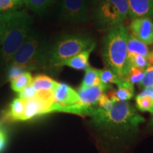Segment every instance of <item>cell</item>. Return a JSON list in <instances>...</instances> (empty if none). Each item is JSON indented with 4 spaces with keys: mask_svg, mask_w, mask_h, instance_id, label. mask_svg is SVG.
Wrapping results in <instances>:
<instances>
[{
    "mask_svg": "<svg viewBox=\"0 0 153 153\" xmlns=\"http://www.w3.org/2000/svg\"><path fill=\"white\" fill-rule=\"evenodd\" d=\"M91 118L93 125L104 135L111 138L135 133L140 124L145 122V118L137 114L128 101L114 102L108 111L98 107Z\"/></svg>",
    "mask_w": 153,
    "mask_h": 153,
    "instance_id": "6da1fadb",
    "label": "cell"
},
{
    "mask_svg": "<svg viewBox=\"0 0 153 153\" xmlns=\"http://www.w3.org/2000/svg\"><path fill=\"white\" fill-rule=\"evenodd\" d=\"M33 20L26 11H10L0 14V56L9 64L30 33Z\"/></svg>",
    "mask_w": 153,
    "mask_h": 153,
    "instance_id": "7a4b0ae2",
    "label": "cell"
},
{
    "mask_svg": "<svg viewBox=\"0 0 153 153\" xmlns=\"http://www.w3.org/2000/svg\"><path fill=\"white\" fill-rule=\"evenodd\" d=\"M129 33L123 24L108 28L102 41V54L106 68L112 70L120 79L128 74L131 65L128 60Z\"/></svg>",
    "mask_w": 153,
    "mask_h": 153,
    "instance_id": "3957f363",
    "label": "cell"
},
{
    "mask_svg": "<svg viewBox=\"0 0 153 153\" xmlns=\"http://www.w3.org/2000/svg\"><path fill=\"white\" fill-rule=\"evenodd\" d=\"M95 46V41L89 36L79 34L63 35L49 51H45L43 63H47L51 68H60V64L65 60Z\"/></svg>",
    "mask_w": 153,
    "mask_h": 153,
    "instance_id": "277c9868",
    "label": "cell"
},
{
    "mask_svg": "<svg viewBox=\"0 0 153 153\" xmlns=\"http://www.w3.org/2000/svg\"><path fill=\"white\" fill-rule=\"evenodd\" d=\"M38 34L29 33L9 62L23 70H35L44 62L45 48Z\"/></svg>",
    "mask_w": 153,
    "mask_h": 153,
    "instance_id": "5b68a950",
    "label": "cell"
},
{
    "mask_svg": "<svg viewBox=\"0 0 153 153\" xmlns=\"http://www.w3.org/2000/svg\"><path fill=\"white\" fill-rule=\"evenodd\" d=\"M128 12L127 0H103L94 10V19L98 28L108 30L122 24Z\"/></svg>",
    "mask_w": 153,
    "mask_h": 153,
    "instance_id": "8992f818",
    "label": "cell"
},
{
    "mask_svg": "<svg viewBox=\"0 0 153 153\" xmlns=\"http://www.w3.org/2000/svg\"><path fill=\"white\" fill-rule=\"evenodd\" d=\"M60 16L69 22L85 23L89 20V7L87 0H62Z\"/></svg>",
    "mask_w": 153,
    "mask_h": 153,
    "instance_id": "52a82bcc",
    "label": "cell"
},
{
    "mask_svg": "<svg viewBox=\"0 0 153 153\" xmlns=\"http://www.w3.org/2000/svg\"><path fill=\"white\" fill-rule=\"evenodd\" d=\"M131 35L146 45L153 44V22L148 17L133 19L130 24Z\"/></svg>",
    "mask_w": 153,
    "mask_h": 153,
    "instance_id": "ba28073f",
    "label": "cell"
},
{
    "mask_svg": "<svg viewBox=\"0 0 153 153\" xmlns=\"http://www.w3.org/2000/svg\"><path fill=\"white\" fill-rule=\"evenodd\" d=\"M55 101H50L36 97L33 99L25 101V111L22 120L32 118L51 113V107Z\"/></svg>",
    "mask_w": 153,
    "mask_h": 153,
    "instance_id": "9c48e42d",
    "label": "cell"
},
{
    "mask_svg": "<svg viewBox=\"0 0 153 153\" xmlns=\"http://www.w3.org/2000/svg\"><path fill=\"white\" fill-rule=\"evenodd\" d=\"M55 101L62 106H71L80 103L78 92L65 83H57L53 90Z\"/></svg>",
    "mask_w": 153,
    "mask_h": 153,
    "instance_id": "30bf717a",
    "label": "cell"
},
{
    "mask_svg": "<svg viewBox=\"0 0 153 153\" xmlns=\"http://www.w3.org/2000/svg\"><path fill=\"white\" fill-rule=\"evenodd\" d=\"M111 86H107L99 83V85L91 86L87 88H79L78 94L79 96L80 102L87 106H95L98 105L99 99L105 91L109 89Z\"/></svg>",
    "mask_w": 153,
    "mask_h": 153,
    "instance_id": "8fae6325",
    "label": "cell"
},
{
    "mask_svg": "<svg viewBox=\"0 0 153 153\" xmlns=\"http://www.w3.org/2000/svg\"><path fill=\"white\" fill-rule=\"evenodd\" d=\"M131 19L153 17V0H127Z\"/></svg>",
    "mask_w": 153,
    "mask_h": 153,
    "instance_id": "7c38bea8",
    "label": "cell"
},
{
    "mask_svg": "<svg viewBox=\"0 0 153 153\" xmlns=\"http://www.w3.org/2000/svg\"><path fill=\"white\" fill-rule=\"evenodd\" d=\"M117 89L108 91V97L114 102L128 101L134 96V85L126 79H121L117 84Z\"/></svg>",
    "mask_w": 153,
    "mask_h": 153,
    "instance_id": "4fadbf2b",
    "label": "cell"
},
{
    "mask_svg": "<svg viewBox=\"0 0 153 153\" xmlns=\"http://www.w3.org/2000/svg\"><path fill=\"white\" fill-rule=\"evenodd\" d=\"M94 49V48H91L87 50V51H84L79 53V54L65 60L60 64V68L63 66H68L74 69V70H85L86 69L90 67L89 63V58Z\"/></svg>",
    "mask_w": 153,
    "mask_h": 153,
    "instance_id": "5bb4252c",
    "label": "cell"
},
{
    "mask_svg": "<svg viewBox=\"0 0 153 153\" xmlns=\"http://www.w3.org/2000/svg\"><path fill=\"white\" fill-rule=\"evenodd\" d=\"M128 57L135 54L143 55L146 57H148L150 51L146 44L143 43L133 35H129L128 40Z\"/></svg>",
    "mask_w": 153,
    "mask_h": 153,
    "instance_id": "9a60e30c",
    "label": "cell"
},
{
    "mask_svg": "<svg viewBox=\"0 0 153 153\" xmlns=\"http://www.w3.org/2000/svg\"><path fill=\"white\" fill-rule=\"evenodd\" d=\"M58 82L47 75L38 74L33 78L32 86L36 91H53Z\"/></svg>",
    "mask_w": 153,
    "mask_h": 153,
    "instance_id": "2e32d148",
    "label": "cell"
},
{
    "mask_svg": "<svg viewBox=\"0 0 153 153\" xmlns=\"http://www.w3.org/2000/svg\"><path fill=\"white\" fill-rule=\"evenodd\" d=\"M25 111V101L16 98L11 103L6 118L11 120H22Z\"/></svg>",
    "mask_w": 153,
    "mask_h": 153,
    "instance_id": "e0dca14e",
    "label": "cell"
},
{
    "mask_svg": "<svg viewBox=\"0 0 153 153\" xmlns=\"http://www.w3.org/2000/svg\"><path fill=\"white\" fill-rule=\"evenodd\" d=\"M57 1V0H23V2L30 10L38 14H41Z\"/></svg>",
    "mask_w": 153,
    "mask_h": 153,
    "instance_id": "ac0fdd59",
    "label": "cell"
},
{
    "mask_svg": "<svg viewBox=\"0 0 153 153\" xmlns=\"http://www.w3.org/2000/svg\"><path fill=\"white\" fill-rule=\"evenodd\" d=\"M33 77L29 72H24L11 81V87L13 91L20 92L24 88L31 85Z\"/></svg>",
    "mask_w": 153,
    "mask_h": 153,
    "instance_id": "d6986e66",
    "label": "cell"
},
{
    "mask_svg": "<svg viewBox=\"0 0 153 153\" xmlns=\"http://www.w3.org/2000/svg\"><path fill=\"white\" fill-rule=\"evenodd\" d=\"M100 72L101 70L91 68V67H89L86 69L85 76H84L83 80H82L79 88L84 89V88L99 85L100 83V80H99Z\"/></svg>",
    "mask_w": 153,
    "mask_h": 153,
    "instance_id": "ffe728a7",
    "label": "cell"
},
{
    "mask_svg": "<svg viewBox=\"0 0 153 153\" xmlns=\"http://www.w3.org/2000/svg\"><path fill=\"white\" fill-rule=\"evenodd\" d=\"M136 106L141 111H148L153 114V99L150 96L137 95L135 99Z\"/></svg>",
    "mask_w": 153,
    "mask_h": 153,
    "instance_id": "44dd1931",
    "label": "cell"
},
{
    "mask_svg": "<svg viewBox=\"0 0 153 153\" xmlns=\"http://www.w3.org/2000/svg\"><path fill=\"white\" fill-rule=\"evenodd\" d=\"M120 79H120L112 70L106 68H105L104 70H101L100 74H99L100 83L104 85L110 86L111 84L117 85Z\"/></svg>",
    "mask_w": 153,
    "mask_h": 153,
    "instance_id": "7402d4cb",
    "label": "cell"
},
{
    "mask_svg": "<svg viewBox=\"0 0 153 153\" xmlns=\"http://www.w3.org/2000/svg\"><path fill=\"white\" fill-rule=\"evenodd\" d=\"M128 60L131 65L134 68L139 69V70L145 71L148 66H150L148 58L146 57L140 55H131L128 57Z\"/></svg>",
    "mask_w": 153,
    "mask_h": 153,
    "instance_id": "603a6c76",
    "label": "cell"
},
{
    "mask_svg": "<svg viewBox=\"0 0 153 153\" xmlns=\"http://www.w3.org/2000/svg\"><path fill=\"white\" fill-rule=\"evenodd\" d=\"M143 76H144V71L139 70V69L134 68L131 66L130 68L128 74L126 76L124 79L131 82L133 85H140L141 81H142Z\"/></svg>",
    "mask_w": 153,
    "mask_h": 153,
    "instance_id": "cb8c5ba5",
    "label": "cell"
},
{
    "mask_svg": "<svg viewBox=\"0 0 153 153\" xmlns=\"http://www.w3.org/2000/svg\"><path fill=\"white\" fill-rule=\"evenodd\" d=\"M22 3V0H0V12L17 10Z\"/></svg>",
    "mask_w": 153,
    "mask_h": 153,
    "instance_id": "d4e9b609",
    "label": "cell"
},
{
    "mask_svg": "<svg viewBox=\"0 0 153 153\" xmlns=\"http://www.w3.org/2000/svg\"><path fill=\"white\" fill-rule=\"evenodd\" d=\"M139 85L143 88L153 86V65L148 66L145 70L144 76Z\"/></svg>",
    "mask_w": 153,
    "mask_h": 153,
    "instance_id": "484cf974",
    "label": "cell"
},
{
    "mask_svg": "<svg viewBox=\"0 0 153 153\" xmlns=\"http://www.w3.org/2000/svg\"><path fill=\"white\" fill-rule=\"evenodd\" d=\"M19 93V98L25 101L34 99L37 94V91L33 89L32 85H28V87L24 88L22 91H21Z\"/></svg>",
    "mask_w": 153,
    "mask_h": 153,
    "instance_id": "4316f807",
    "label": "cell"
},
{
    "mask_svg": "<svg viewBox=\"0 0 153 153\" xmlns=\"http://www.w3.org/2000/svg\"><path fill=\"white\" fill-rule=\"evenodd\" d=\"M114 104V102L109 98L108 95L106 94H103L100 99H99L98 106L101 109L108 111L111 108Z\"/></svg>",
    "mask_w": 153,
    "mask_h": 153,
    "instance_id": "83f0119b",
    "label": "cell"
},
{
    "mask_svg": "<svg viewBox=\"0 0 153 153\" xmlns=\"http://www.w3.org/2000/svg\"><path fill=\"white\" fill-rule=\"evenodd\" d=\"M26 72L22 68H19L18 66L13 65H10V68L9 69L8 71V77L9 80H13L17 76H19L20 74H22L23 72Z\"/></svg>",
    "mask_w": 153,
    "mask_h": 153,
    "instance_id": "f1b7e54d",
    "label": "cell"
},
{
    "mask_svg": "<svg viewBox=\"0 0 153 153\" xmlns=\"http://www.w3.org/2000/svg\"><path fill=\"white\" fill-rule=\"evenodd\" d=\"M6 143H7V134L0 125V152H1L5 148Z\"/></svg>",
    "mask_w": 153,
    "mask_h": 153,
    "instance_id": "f546056e",
    "label": "cell"
},
{
    "mask_svg": "<svg viewBox=\"0 0 153 153\" xmlns=\"http://www.w3.org/2000/svg\"><path fill=\"white\" fill-rule=\"evenodd\" d=\"M138 95H140V96H145V95L150 96V97H151L153 99V86H152V87H148L144 88L143 91Z\"/></svg>",
    "mask_w": 153,
    "mask_h": 153,
    "instance_id": "4dcf8cb0",
    "label": "cell"
},
{
    "mask_svg": "<svg viewBox=\"0 0 153 153\" xmlns=\"http://www.w3.org/2000/svg\"><path fill=\"white\" fill-rule=\"evenodd\" d=\"M102 1L103 0H87V2L89 7L90 6V7L95 9Z\"/></svg>",
    "mask_w": 153,
    "mask_h": 153,
    "instance_id": "1f68e13d",
    "label": "cell"
},
{
    "mask_svg": "<svg viewBox=\"0 0 153 153\" xmlns=\"http://www.w3.org/2000/svg\"><path fill=\"white\" fill-rule=\"evenodd\" d=\"M147 58H148V62L149 64H150V65H153V51L150 53V54H149L148 57H147Z\"/></svg>",
    "mask_w": 153,
    "mask_h": 153,
    "instance_id": "d6a6232c",
    "label": "cell"
},
{
    "mask_svg": "<svg viewBox=\"0 0 153 153\" xmlns=\"http://www.w3.org/2000/svg\"><path fill=\"white\" fill-rule=\"evenodd\" d=\"M148 128L150 129V130L153 129V114H152V118H150V121H149V123L148 124Z\"/></svg>",
    "mask_w": 153,
    "mask_h": 153,
    "instance_id": "836d02e7",
    "label": "cell"
}]
</instances>
